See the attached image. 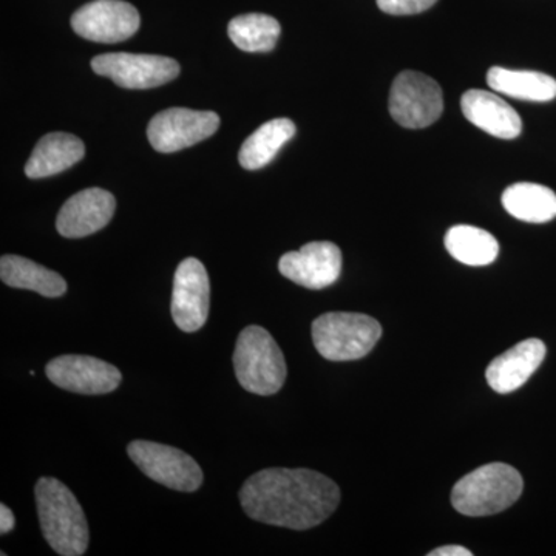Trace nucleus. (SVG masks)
I'll list each match as a JSON object with an SVG mask.
<instances>
[{
	"instance_id": "obj_1",
	"label": "nucleus",
	"mask_w": 556,
	"mask_h": 556,
	"mask_svg": "<svg viewBox=\"0 0 556 556\" xmlns=\"http://www.w3.org/2000/svg\"><path fill=\"white\" fill-rule=\"evenodd\" d=\"M240 504L254 521L308 530L334 514L340 489L332 479L308 468H266L247 479Z\"/></svg>"
},
{
	"instance_id": "obj_2",
	"label": "nucleus",
	"mask_w": 556,
	"mask_h": 556,
	"mask_svg": "<svg viewBox=\"0 0 556 556\" xmlns=\"http://www.w3.org/2000/svg\"><path fill=\"white\" fill-rule=\"evenodd\" d=\"M40 530L49 546L62 556H80L89 547L90 532L79 501L60 479L43 477L35 486Z\"/></svg>"
},
{
	"instance_id": "obj_3",
	"label": "nucleus",
	"mask_w": 556,
	"mask_h": 556,
	"mask_svg": "<svg viewBox=\"0 0 556 556\" xmlns=\"http://www.w3.org/2000/svg\"><path fill=\"white\" fill-rule=\"evenodd\" d=\"M525 489L521 473L508 464L477 468L453 486L452 504L466 517H489L514 506Z\"/></svg>"
},
{
	"instance_id": "obj_4",
	"label": "nucleus",
	"mask_w": 556,
	"mask_h": 556,
	"mask_svg": "<svg viewBox=\"0 0 556 556\" xmlns=\"http://www.w3.org/2000/svg\"><path fill=\"white\" fill-rule=\"evenodd\" d=\"M232 362L237 380L249 393L273 396L287 380L283 353L273 336L257 325H251L240 332Z\"/></svg>"
},
{
	"instance_id": "obj_5",
	"label": "nucleus",
	"mask_w": 556,
	"mask_h": 556,
	"mask_svg": "<svg viewBox=\"0 0 556 556\" xmlns=\"http://www.w3.org/2000/svg\"><path fill=\"white\" fill-rule=\"evenodd\" d=\"M382 336L376 318L358 313H327L313 321V342L321 357L331 362L367 356Z\"/></svg>"
},
{
	"instance_id": "obj_6",
	"label": "nucleus",
	"mask_w": 556,
	"mask_h": 556,
	"mask_svg": "<svg viewBox=\"0 0 556 556\" xmlns=\"http://www.w3.org/2000/svg\"><path fill=\"white\" fill-rule=\"evenodd\" d=\"M127 455L146 477L167 489L192 493L203 484V470L182 450L139 439L130 442Z\"/></svg>"
},
{
	"instance_id": "obj_7",
	"label": "nucleus",
	"mask_w": 556,
	"mask_h": 556,
	"mask_svg": "<svg viewBox=\"0 0 556 556\" xmlns=\"http://www.w3.org/2000/svg\"><path fill=\"white\" fill-rule=\"evenodd\" d=\"M390 113L407 129H426L437 123L444 112L441 86L419 72H402L390 91Z\"/></svg>"
},
{
	"instance_id": "obj_8",
	"label": "nucleus",
	"mask_w": 556,
	"mask_h": 556,
	"mask_svg": "<svg viewBox=\"0 0 556 556\" xmlns=\"http://www.w3.org/2000/svg\"><path fill=\"white\" fill-rule=\"evenodd\" d=\"M91 68L118 87L130 90L164 86L179 75V64L159 54L108 53L93 58Z\"/></svg>"
},
{
	"instance_id": "obj_9",
	"label": "nucleus",
	"mask_w": 556,
	"mask_h": 556,
	"mask_svg": "<svg viewBox=\"0 0 556 556\" xmlns=\"http://www.w3.org/2000/svg\"><path fill=\"white\" fill-rule=\"evenodd\" d=\"M218 127L219 118L215 112L167 109L150 121L148 138L156 152L174 153L212 137Z\"/></svg>"
},
{
	"instance_id": "obj_10",
	"label": "nucleus",
	"mask_w": 556,
	"mask_h": 556,
	"mask_svg": "<svg viewBox=\"0 0 556 556\" xmlns=\"http://www.w3.org/2000/svg\"><path fill=\"white\" fill-rule=\"evenodd\" d=\"M138 10L124 0H93L72 16V27L80 38L91 42L116 43L138 31Z\"/></svg>"
},
{
	"instance_id": "obj_11",
	"label": "nucleus",
	"mask_w": 556,
	"mask_h": 556,
	"mask_svg": "<svg viewBox=\"0 0 556 556\" xmlns=\"http://www.w3.org/2000/svg\"><path fill=\"white\" fill-rule=\"evenodd\" d=\"M211 306V283L200 260L190 257L179 263L174 278L170 313L181 331L195 332L206 325Z\"/></svg>"
},
{
	"instance_id": "obj_12",
	"label": "nucleus",
	"mask_w": 556,
	"mask_h": 556,
	"mask_svg": "<svg viewBox=\"0 0 556 556\" xmlns=\"http://www.w3.org/2000/svg\"><path fill=\"white\" fill-rule=\"evenodd\" d=\"M46 372L47 378L62 390L89 396L112 393L123 380V375L115 365L79 354L53 358L47 364Z\"/></svg>"
},
{
	"instance_id": "obj_13",
	"label": "nucleus",
	"mask_w": 556,
	"mask_h": 556,
	"mask_svg": "<svg viewBox=\"0 0 556 556\" xmlns=\"http://www.w3.org/2000/svg\"><path fill=\"white\" fill-rule=\"evenodd\" d=\"M281 276L308 289L334 285L342 274V252L331 241H313L299 251L287 252L278 262Z\"/></svg>"
},
{
	"instance_id": "obj_14",
	"label": "nucleus",
	"mask_w": 556,
	"mask_h": 556,
	"mask_svg": "<svg viewBox=\"0 0 556 556\" xmlns=\"http://www.w3.org/2000/svg\"><path fill=\"white\" fill-rule=\"evenodd\" d=\"M116 200L108 190H80L65 201L56 219V229L65 239H84L104 229L115 214Z\"/></svg>"
},
{
	"instance_id": "obj_15",
	"label": "nucleus",
	"mask_w": 556,
	"mask_h": 556,
	"mask_svg": "<svg viewBox=\"0 0 556 556\" xmlns=\"http://www.w3.org/2000/svg\"><path fill=\"white\" fill-rule=\"evenodd\" d=\"M546 357L540 339H527L497 356L486 368L485 378L496 393L507 394L525 386Z\"/></svg>"
},
{
	"instance_id": "obj_16",
	"label": "nucleus",
	"mask_w": 556,
	"mask_h": 556,
	"mask_svg": "<svg viewBox=\"0 0 556 556\" xmlns=\"http://www.w3.org/2000/svg\"><path fill=\"white\" fill-rule=\"evenodd\" d=\"M460 109L471 124L492 137L515 139L521 135L522 121L517 110L492 91H466L460 100Z\"/></svg>"
},
{
	"instance_id": "obj_17",
	"label": "nucleus",
	"mask_w": 556,
	"mask_h": 556,
	"mask_svg": "<svg viewBox=\"0 0 556 556\" xmlns=\"http://www.w3.org/2000/svg\"><path fill=\"white\" fill-rule=\"evenodd\" d=\"M86 155V146L78 137L70 134H49L40 138L30 160L25 164L28 178L53 177L75 166Z\"/></svg>"
},
{
	"instance_id": "obj_18",
	"label": "nucleus",
	"mask_w": 556,
	"mask_h": 556,
	"mask_svg": "<svg viewBox=\"0 0 556 556\" xmlns=\"http://www.w3.org/2000/svg\"><path fill=\"white\" fill-rule=\"evenodd\" d=\"M0 278L7 287L28 289L43 298L58 299L67 292L64 277L20 255H3L0 258Z\"/></svg>"
},
{
	"instance_id": "obj_19",
	"label": "nucleus",
	"mask_w": 556,
	"mask_h": 556,
	"mask_svg": "<svg viewBox=\"0 0 556 556\" xmlns=\"http://www.w3.org/2000/svg\"><path fill=\"white\" fill-rule=\"evenodd\" d=\"M486 84L515 100L547 102L556 98V80L540 72L493 67L486 73Z\"/></svg>"
},
{
	"instance_id": "obj_20",
	"label": "nucleus",
	"mask_w": 556,
	"mask_h": 556,
	"mask_svg": "<svg viewBox=\"0 0 556 556\" xmlns=\"http://www.w3.org/2000/svg\"><path fill=\"white\" fill-rule=\"evenodd\" d=\"M295 135V124L288 118L269 121L258 127L241 146L239 161L247 170H258L276 159L278 150Z\"/></svg>"
},
{
	"instance_id": "obj_21",
	"label": "nucleus",
	"mask_w": 556,
	"mask_h": 556,
	"mask_svg": "<svg viewBox=\"0 0 556 556\" xmlns=\"http://www.w3.org/2000/svg\"><path fill=\"white\" fill-rule=\"evenodd\" d=\"M503 206L526 223H547L556 217V193L535 182H517L503 193Z\"/></svg>"
},
{
	"instance_id": "obj_22",
	"label": "nucleus",
	"mask_w": 556,
	"mask_h": 556,
	"mask_svg": "<svg viewBox=\"0 0 556 556\" xmlns=\"http://www.w3.org/2000/svg\"><path fill=\"white\" fill-rule=\"evenodd\" d=\"M445 248L457 262L467 266H486L500 254V243L492 233L475 226H453L445 233Z\"/></svg>"
},
{
	"instance_id": "obj_23",
	"label": "nucleus",
	"mask_w": 556,
	"mask_h": 556,
	"mask_svg": "<svg viewBox=\"0 0 556 556\" xmlns=\"http://www.w3.org/2000/svg\"><path fill=\"white\" fill-rule=\"evenodd\" d=\"M281 27L268 14L249 13L229 22L228 35L240 50L248 53H268L276 49Z\"/></svg>"
},
{
	"instance_id": "obj_24",
	"label": "nucleus",
	"mask_w": 556,
	"mask_h": 556,
	"mask_svg": "<svg viewBox=\"0 0 556 556\" xmlns=\"http://www.w3.org/2000/svg\"><path fill=\"white\" fill-rule=\"evenodd\" d=\"M438 0H378V7L383 13L393 16H408L419 14L431 9Z\"/></svg>"
},
{
	"instance_id": "obj_25",
	"label": "nucleus",
	"mask_w": 556,
	"mask_h": 556,
	"mask_svg": "<svg viewBox=\"0 0 556 556\" xmlns=\"http://www.w3.org/2000/svg\"><path fill=\"white\" fill-rule=\"evenodd\" d=\"M14 525H16V521H14L13 511L5 504H2L0 506V533L7 535L14 529Z\"/></svg>"
},
{
	"instance_id": "obj_26",
	"label": "nucleus",
	"mask_w": 556,
	"mask_h": 556,
	"mask_svg": "<svg viewBox=\"0 0 556 556\" xmlns=\"http://www.w3.org/2000/svg\"><path fill=\"white\" fill-rule=\"evenodd\" d=\"M470 551L463 546H442L430 552V556H471Z\"/></svg>"
}]
</instances>
